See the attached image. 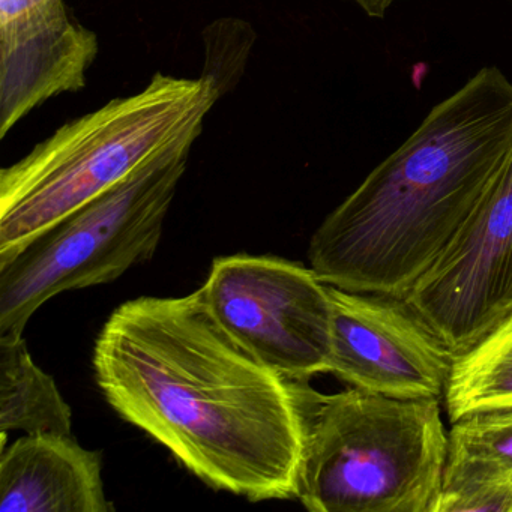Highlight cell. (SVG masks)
I'll return each mask as SVG.
<instances>
[{
  "label": "cell",
  "instance_id": "1",
  "mask_svg": "<svg viewBox=\"0 0 512 512\" xmlns=\"http://www.w3.org/2000/svg\"><path fill=\"white\" fill-rule=\"evenodd\" d=\"M92 365L110 407L209 487L251 502L296 499L295 382L238 346L202 290L119 305L95 340Z\"/></svg>",
  "mask_w": 512,
  "mask_h": 512
},
{
  "label": "cell",
  "instance_id": "2",
  "mask_svg": "<svg viewBox=\"0 0 512 512\" xmlns=\"http://www.w3.org/2000/svg\"><path fill=\"white\" fill-rule=\"evenodd\" d=\"M511 146L512 80L481 68L325 218L311 269L347 292L406 298L457 241Z\"/></svg>",
  "mask_w": 512,
  "mask_h": 512
},
{
  "label": "cell",
  "instance_id": "3",
  "mask_svg": "<svg viewBox=\"0 0 512 512\" xmlns=\"http://www.w3.org/2000/svg\"><path fill=\"white\" fill-rule=\"evenodd\" d=\"M221 94L208 77L155 74L139 94L68 122L0 172V262L140 167L194 145Z\"/></svg>",
  "mask_w": 512,
  "mask_h": 512
},
{
  "label": "cell",
  "instance_id": "4",
  "mask_svg": "<svg viewBox=\"0 0 512 512\" xmlns=\"http://www.w3.org/2000/svg\"><path fill=\"white\" fill-rule=\"evenodd\" d=\"M295 382L302 419L296 499L313 512H434L449 455L439 398Z\"/></svg>",
  "mask_w": 512,
  "mask_h": 512
},
{
  "label": "cell",
  "instance_id": "5",
  "mask_svg": "<svg viewBox=\"0 0 512 512\" xmlns=\"http://www.w3.org/2000/svg\"><path fill=\"white\" fill-rule=\"evenodd\" d=\"M193 145L152 160L0 262V335L23 334L46 302L112 283L157 253Z\"/></svg>",
  "mask_w": 512,
  "mask_h": 512
},
{
  "label": "cell",
  "instance_id": "6",
  "mask_svg": "<svg viewBox=\"0 0 512 512\" xmlns=\"http://www.w3.org/2000/svg\"><path fill=\"white\" fill-rule=\"evenodd\" d=\"M200 290L221 329L269 370L301 382L328 373L331 296L311 266L272 256L218 257Z\"/></svg>",
  "mask_w": 512,
  "mask_h": 512
},
{
  "label": "cell",
  "instance_id": "7",
  "mask_svg": "<svg viewBox=\"0 0 512 512\" xmlns=\"http://www.w3.org/2000/svg\"><path fill=\"white\" fill-rule=\"evenodd\" d=\"M403 301L455 356L511 313L512 146L457 241Z\"/></svg>",
  "mask_w": 512,
  "mask_h": 512
},
{
  "label": "cell",
  "instance_id": "8",
  "mask_svg": "<svg viewBox=\"0 0 512 512\" xmlns=\"http://www.w3.org/2000/svg\"><path fill=\"white\" fill-rule=\"evenodd\" d=\"M328 373L350 388L401 400L443 398L455 355L403 299L329 286Z\"/></svg>",
  "mask_w": 512,
  "mask_h": 512
},
{
  "label": "cell",
  "instance_id": "9",
  "mask_svg": "<svg viewBox=\"0 0 512 512\" xmlns=\"http://www.w3.org/2000/svg\"><path fill=\"white\" fill-rule=\"evenodd\" d=\"M98 38L64 0H0V137L44 101L86 86Z\"/></svg>",
  "mask_w": 512,
  "mask_h": 512
},
{
  "label": "cell",
  "instance_id": "10",
  "mask_svg": "<svg viewBox=\"0 0 512 512\" xmlns=\"http://www.w3.org/2000/svg\"><path fill=\"white\" fill-rule=\"evenodd\" d=\"M103 457L74 436L25 434L2 446L0 512H112Z\"/></svg>",
  "mask_w": 512,
  "mask_h": 512
},
{
  "label": "cell",
  "instance_id": "11",
  "mask_svg": "<svg viewBox=\"0 0 512 512\" xmlns=\"http://www.w3.org/2000/svg\"><path fill=\"white\" fill-rule=\"evenodd\" d=\"M0 431L73 436V410L41 370L23 334L0 335Z\"/></svg>",
  "mask_w": 512,
  "mask_h": 512
},
{
  "label": "cell",
  "instance_id": "12",
  "mask_svg": "<svg viewBox=\"0 0 512 512\" xmlns=\"http://www.w3.org/2000/svg\"><path fill=\"white\" fill-rule=\"evenodd\" d=\"M443 400L451 422L512 407V311L455 356Z\"/></svg>",
  "mask_w": 512,
  "mask_h": 512
},
{
  "label": "cell",
  "instance_id": "13",
  "mask_svg": "<svg viewBox=\"0 0 512 512\" xmlns=\"http://www.w3.org/2000/svg\"><path fill=\"white\" fill-rule=\"evenodd\" d=\"M448 464L512 472V407L451 422Z\"/></svg>",
  "mask_w": 512,
  "mask_h": 512
},
{
  "label": "cell",
  "instance_id": "14",
  "mask_svg": "<svg viewBox=\"0 0 512 512\" xmlns=\"http://www.w3.org/2000/svg\"><path fill=\"white\" fill-rule=\"evenodd\" d=\"M512 512V472L446 463L434 512Z\"/></svg>",
  "mask_w": 512,
  "mask_h": 512
},
{
  "label": "cell",
  "instance_id": "15",
  "mask_svg": "<svg viewBox=\"0 0 512 512\" xmlns=\"http://www.w3.org/2000/svg\"><path fill=\"white\" fill-rule=\"evenodd\" d=\"M206 65L203 76L211 79L221 97L238 83L254 43L253 29L241 20L224 19L205 32Z\"/></svg>",
  "mask_w": 512,
  "mask_h": 512
},
{
  "label": "cell",
  "instance_id": "16",
  "mask_svg": "<svg viewBox=\"0 0 512 512\" xmlns=\"http://www.w3.org/2000/svg\"><path fill=\"white\" fill-rule=\"evenodd\" d=\"M349 2L355 4L370 19L380 20L385 19L389 11L404 0H349Z\"/></svg>",
  "mask_w": 512,
  "mask_h": 512
}]
</instances>
